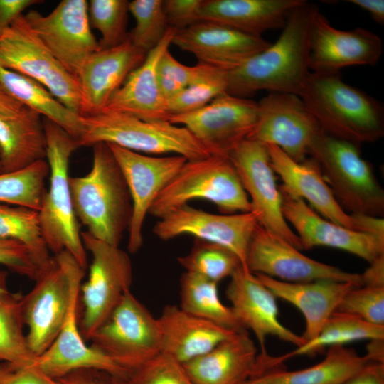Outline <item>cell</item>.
I'll list each match as a JSON object with an SVG mask.
<instances>
[{
    "label": "cell",
    "mask_w": 384,
    "mask_h": 384,
    "mask_svg": "<svg viewBox=\"0 0 384 384\" xmlns=\"http://www.w3.org/2000/svg\"><path fill=\"white\" fill-rule=\"evenodd\" d=\"M116 384H127L124 380L116 378Z\"/></svg>",
    "instance_id": "6f0895ef"
},
{
    "label": "cell",
    "mask_w": 384,
    "mask_h": 384,
    "mask_svg": "<svg viewBox=\"0 0 384 384\" xmlns=\"http://www.w3.org/2000/svg\"><path fill=\"white\" fill-rule=\"evenodd\" d=\"M127 185L132 215L128 229L127 247L137 252L143 244V225L154 201L179 171L187 159L180 155L149 156L107 144Z\"/></svg>",
    "instance_id": "ac0fdd59"
},
{
    "label": "cell",
    "mask_w": 384,
    "mask_h": 384,
    "mask_svg": "<svg viewBox=\"0 0 384 384\" xmlns=\"http://www.w3.org/2000/svg\"><path fill=\"white\" fill-rule=\"evenodd\" d=\"M0 265L32 279H35L38 272L29 250L14 240L0 238Z\"/></svg>",
    "instance_id": "bcb514c9"
},
{
    "label": "cell",
    "mask_w": 384,
    "mask_h": 384,
    "mask_svg": "<svg viewBox=\"0 0 384 384\" xmlns=\"http://www.w3.org/2000/svg\"><path fill=\"white\" fill-rule=\"evenodd\" d=\"M319 11L307 1L294 8L274 43L227 71L226 92L243 98L262 90L299 96L311 73V32Z\"/></svg>",
    "instance_id": "6da1fadb"
},
{
    "label": "cell",
    "mask_w": 384,
    "mask_h": 384,
    "mask_svg": "<svg viewBox=\"0 0 384 384\" xmlns=\"http://www.w3.org/2000/svg\"><path fill=\"white\" fill-rule=\"evenodd\" d=\"M368 339H384V326H378L346 313L335 311L311 341L282 356L275 357L282 364L297 356L314 355L326 346H343L345 343Z\"/></svg>",
    "instance_id": "d590c367"
},
{
    "label": "cell",
    "mask_w": 384,
    "mask_h": 384,
    "mask_svg": "<svg viewBox=\"0 0 384 384\" xmlns=\"http://www.w3.org/2000/svg\"><path fill=\"white\" fill-rule=\"evenodd\" d=\"M23 15L48 51L78 80L86 60L101 49L91 31L88 2L63 0L48 15L36 10Z\"/></svg>",
    "instance_id": "7c38bea8"
},
{
    "label": "cell",
    "mask_w": 384,
    "mask_h": 384,
    "mask_svg": "<svg viewBox=\"0 0 384 384\" xmlns=\"http://www.w3.org/2000/svg\"><path fill=\"white\" fill-rule=\"evenodd\" d=\"M41 0H0V32L9 27L24 11Z\"/></svg>",
    "instance_id": "f907efd6"
},
{
    "label": "cell",
    "mask_w": 384,
    "mask_h": 384,
    "mask_svg": "<svg viewBox=\"0 0 384 384\" xmlns=\"http://www.w3.org/2000/svg\"><path fill=\"white\" fill-rule=\"evenodd\" d=\"M255 274L277 298L292 304L302 313L305 330L302 336L305 342L318 335L344 295L353 287H358L348 282L327 279L287 282L261 274Z\"/></svg>",
    "instance_id": "f1b7e54d"
},
{
    "label": "cell",
    "mask_w": 384,
    "mask_h": 384,
    "mask_svg": "<svg viewBox=\"0 0 384 384\" xmlns=\"http://www.w3.org/2000/svg\"><path fill=\"white\" fill-rule=\"evenodd\" d=\"M383 340H370L367 346V353L365 355L368 361L384 363Z\"/></svg>",
    "instance_id": "9f6ffc18"
},
{
    "label": "cell",
    "mask_w": 384,
    "mask_h": 384,
    "mask_svg": "<svg viewBox=\"0 0 384 384\" xmlns=\"http://www.w3.org/2000/svg\"><path fill=\"white\" fill-rule=\"evenodd\" d=\"M43 122L50 186L38 210L41 233L54 255L65 250L85 270L87 253L73 205L68 174L70 158L79 145L75 139L53 122L45 117Z\"/></svg>",
    "instance_id": "277c9868"
},
{
    "label": "cell",
    "mask_w": 384,
    "mask_h": 384,
    "mask_svg": "<svg viewBox=\"0 0 384 384\" xmlns=\"http://www.w3.org/2000/svg\"><path fill=\"white\" fill-rule=\"evenodd\" d=\"M265 145L271 166L282 181V184L279 186L281 193L307 201L323 218L349 229L361 231L355 215L347 213L338 204L314 159L306 158L298 162L279 147Z\"/></svg>",
    "instance_id": "d4e9b609"
},
{
    "label": "cell",
    "mask_w": 384,
    "mask_h": 384,
    "mask_svg": "<svg viewBox=\"0 0 384 384\" xmlns=\"http://www.w3.org/2000/svg\"><path fill=\"white\" fill-rule=\"evenodd\" d=\"M129 12L136 24L128 36L136 47L147 53L161 42L169 28L163 1L133 0L129 2Z\"/></svg>",
    "instance_id": "60d3db41"
},
{
    "label": "cell",
    "mask_w": 384,
    "mask_h": 384,
    "mask_svg": "<svg viewBox=\"0 0 384 384\" xmlns=\"http://www.w3.org/2000/svg\"><path fill=\"white\" fill-rule=\"evenodd\" d=\"M79 146L104 142L135 152L174 153L193 160L210 156L185 127L168 121H145L124 113H100L81 117Z\"/></svg>",
    "instance_id": "8992f818"
},
{
    "label": "cell",
    "mask_w": 384,
    "mask_h": 384,
    "mask_svg": "<svg viewBox=\"0 0 384 384\" xmlns=\"http://www.w3.org/2000/svg\"><path fill=\"white\" fill-rule=\"evenodd\" d=\"M258 355L245 329L183 366L195 384H243L255 373Z\"/></svg>",
    "instance_id": "4316f807"
},
{
    "label": "cell",
    "mask_w": 384,
    "mask_h": 384,
    "mask_svg": "<svg viewBox=\"0 0 384 384\" xmlns=\"http://www.w3.org/2000/svg\"><path fill=\"white\" fill-rule=\"evenodd\" d=\"M26 106L9 95L0 84V114H14L21 112Z\"/></svg>",
    "instance_id": "11a10c76"
},
{
    "label": "cell",
    "mask_w": 384,
    "mask_h": 384,
    "mask_svg": "<svg viewBox=\"0 0 384 384\" xmlns=\"http://www.w3.org/2000/svg\"><path fill=\"white\" fill-rule=\"evenodd\" d=\"M146 54L132 43L129 36L117 46L92 53L78 78L81 92L80 115L101 113L129 75L144 62Z\"/></svg>",
    "instance_id": "603a6c76"
},
{
    "label": "cell",
    "mask_w": 384,
    "mask_h": 384,
    "mask_svg": "<svg viewBox=\"0 0 384 384\" xmlns=\"http://www.w3.org/2000/svg\"><path fill=\"white\" fill-rule=\"evenodd\" d=\"M81 284L73 290L64 324L58 336L33 364L45 374L58 379L80 368L105 371L112 376L126 380L128 371L108 356L87 346L83 339L78 323V298Z\"/></svg>",
    "instance_id": "cb8c5ba5"
},
{
    "label": "cell",
    "mask_w": 384,
    "mask_h": 384,
    "mask_svg": "<svg viewBox=\"0 0 384 384\" xmlns=\"http://www.w3.org/2000/svg\"><path fill=\"white\" fill-rule=\"evenodd\" d=\"M309 156L341 208L351 213L379 217L384 211V191L358 145L325 132L311 145Z\"/></svg>",
    "instance_id": "ba28073f"
},
{
    "label": "cell",
    "mask_w": 384,
    "mask_h": 384,
    "mask_svg": "<svg viewBox=\"0 0 384 384\" xmlns=\"http://www.w3.org/2000/svg\"><path fill=\"white\" fill-rule=\"evenodd\" d=\"M281 194L282 214L295 229L302 250L330 247L369 263L384 255V239L335 223L318 215L304 200Z\"/></svg>",
    "instance_id": "44dd1931"
},
{
    "label": "cell",
    "mask_w": 384,
    "mask_h": 384,
    "mask_svg": "<svg viewBox=\"0 0 384 384\" xmlns=\"http://www.w3.org/2000/svg\"><path fill=\"white\" fill-rule=\"evenodd\" d=\"M176 29L169 27L161 42L113 95L101 113H124L145 121H168L170 117L157 78V65L169 49Z\"/></svg>",
    "instance_id": "484cf974"
},
{
    "label": "cell",
    "mask_w": 384,
    "mask_h": 384,
    "mask_svg": "<svg viewBox=\"0 0 384 384\" xmlns=\"http://www.w3.org/2000/svg\"><path fill=\"white\" fill-rule=\"evenodd\" d=\"M228 157L250 198V212L255 215L258 223L302 250L297 235L282 214V197L276 183L267 146L256 140L246 139L230 152Z\"/></svg>",
    "instance_id": "9a60e30c"
},
{
    "label": "cell",
    "mask_w": 384,
    "mask_h": 384,
    "mask_svg": "<svg viewBox=\"0 0 384 384\" xmlns=\"http://www.w3.org/2000/svg\"><path fill=\"white\" fill-rule=\"evenodd\" d=\"M336 311L356 316L375 325L384 326V287H353L344 295Z\"/></svg>",
    "instance_id": "ee69618b"
},
{
    "label": "cell",
    "mask_w": 384,
    "mask_h": 384,
    "mask_svg": "<svg viewBox=\"0 0 384 384\" xmlns=\"http://www.w3.org/2000/svg\"><path fill=\"white\" fill-rule=\"evenodd\" d=\"M91 346L128 373L161 353L157 321L131 292L90 338Z\"/></svg>",
    "instance_id": "30bf717a"
},
{
    "label": "cell",
    "mask_w": 384,
    "mask_h": 384,
    "mask_svg": "<svg viewBox=\"0 0 384 384\" xmlns=\"http://www.w3.org/2000/svg\"><path fill=\"white\" fill-rule=\"evenodd\" d=\"M92 148L90 171L69 178L75 213L93 237L119 246L132 219L130 193L109 145L100 142Z\"/></svg>",
    "instance_id": "7a4b0ae2"
},
{
    "label": "cell",
    "mask_w": 384,
    "mask_h": 384,
    "mask_svg": "<svg viewBox=\"0 0 384 384\" xmlns=\"http://www.w3.org/2000/svg\"><path fill=\"white\" fill-rule=\"evenodd\" d=\"M85 250L92 256L87 281L81 286L83 312L79 329L85 341L109 318L126 292L130 291L132 267L128 254L81 232Z\"/></svg>",
    "instance_id": "9c48e42d"
},
{
    "label": "cell",
    "mask_w": 384,
    "mask_h": 384,
    "mask_svg": "<svg viewBox=\"0 0 384 384\" xmlns=\"http://www.w3.org/2000/svg\"><path fill=\"white\" fill-rule=\"evenodd\" d=\"M0 164H1V153H0Z\"/></svg>",
    "instance_id": "680465c9"
},
{
    "label": "cell",
    "mask_w": 384,
    "mask_h": 384,
    "mask_svg": "<svg viewBox=\"0 0 384 384\" xmlns=\"http://www.w3.org/2000/svg\"><path fill=\"white\" fill-rule=\"evenodd\" d=\"M178 262L186 272L217 283L230 277L240 266H242L238 257L228 249L196 238L191 251L179 257Z\"/></svg>",
    "instance_id": "f35d334b"
},
{
    "label": "cell",
    "mask_w": 384,
    "mask_h": 384,
    "mask_svg": "<svg viewBox=\"0 0 384 384\" xmlns=\"http://www.w3.org/2000/svg\"><path fill=\"white\" fill-rule=\"evenodd\" d=\"M368 361L353 349L330 346L325 358L306 368L267 370L250 378L243 384H342Z\"/></svg>",
    "instance_id": "1f68e13d"
},
{
    "label": "cell",
    "mask_w": 384,
    "mask_h": 384,
    "mask_svg": "<svg viewBox=\"0 0 384 384\" xmlns=\"http://www.w3.org/2000/svg\"><path fill=\"white\" fill-rule=\"evenodd\" d=\"M0 84L20 103L60 126L78 143L82 132L81 116L64 105L44 86L28 76L1 66Z\"/></svg>",
    "instance_id": "d6a6232c"
},
{
    "label": "cell",
    "mask_w": 384,
    "mask_h": 384,
    "mask_svg": "<svg viewBox=\"0 0 384 384\" xmlns=\"http://www.w3.org/2000/svg\"><path fill=\"white\" fill-rule=\"evenodd\" d=\"M48 174L49 166L45 159L20 170L0 172V203L38 211L46 192L45 181Z\"/></svg>",
    "instance_id": "74e56055"
},
{
    "label": "cell",
    "mask_w": 384,
    "mask_h": 384,
    "mask_svg": "<svg viewBox=\"0 0 384 384\" xmlns=\"http://www.w3.org/2000/svg\"><path fill=\"white\" fill-rule=\"evenodd\" d=\"M159 219L153 233L159 239L169 240L191 235L196 239L220 245L233 252L247 270V249L258 224L252 212L214 214L186 204Z\"/></svg>",
    "instance_id": "e0dca14e"
},
{
    "label": "cell",
    "mask_w": 384,
    "mask_h": 384,
    "mask_svg": "<svg viewBox=\"0 0 384 384\" xmlns=\"http://www.w3.org/2000/svg\"><path fill=\"white\" fill-rule=\"evenodd\" d=\"M23 14L0 32V66L35 80L80 115L81 92L78 80L48 51Z\"/></svg>",
    "instance_id": "8fae6325"
},
{
    "label": "cell",
    "mask_w": 384,
    "mask_h": 384,
    "mask_svg": "<svg viewBox=\"0 0 384 384\" xmlns=\"http://www.w3.org/2000/svg\"><path fill=\"white\" fill-rule=\"evenodd\" d=\"M358 7L368 11L378 23H384V1L383 0H348Z\"/></svg>",
    "instance_id": "db71d44e"
},
{
    "label": "cell",
    "mask_w": 384,
    "mask_h": 384,
    "mask_svg": "<svg viewBox=\"0 0 384 384\" xmlns=\"http://www.w3.org/2000/svg\"><path fill=\"white\" fill-rule=\"evenodd\" d=\"M201 64L188 66L178 61L166 50L157 65V78L161 93L169 101L182 92L199 74Z\"/></svg>",
    "instance_id": "f6af8a7d"
},
{
    "label": "cell",
    "mask_w": 384,
    "mask_h": 384,
    "mask_svg": "<svg viewBox=\"0 0 384 384\" xmlns=\"http://www.w3.org/2000/svg\"><path fill=\"white\" fill-rule=\"evenodd\" d=\"M225 294L240 324L246 330L250 329L257 338L261 348L260 355L267 354L265 341L270 336L297 347L305 343L302 336L285 327L279 320L274 294L255 274L242 266L230 277Z\"/></svg>",
    "instance_id": "ffe728a7"
},
{
    "label": "cell",
    "mask_w": 384,
    "mask_h": 384,
    "mask_svg": "<svg viewBox=\"0 0 384 384\" xmlns=\"http://www.w3.org/2000/svg\"><path fill=\"white\" fill-rule=\"evenodd\" d=\"M299 96L326 134L358 145L384 134L383 104L346 83L341 72H311Z\"/></svg>",
    "instance_id": "3957f363"
},
{
    "label": "cell",
    "mask_w": 384,
    "mask_h": 384,
    "mask_svg": "<svg viewBox=\"0 0 384 384\" xmlns=\"http://www.w3.org/2000/svg\"><path fill=\"white\" fill-rule=\"evenodd\" d=\"M383 49L381 38L363 28H334L319 11L313 21L309 53L311 72L336 73L354 65H375Z\"/></svg>",
    "instance_id": "d6986e66"
},
{
    "label": "cell",
    "mask_w": 384,
    "mask_h": 384,
    "mask_svg": "<svg viewBox=\"0 0 384 384\" xmlns=\"http://www.w3.org/2000/svg\"><path fill=\"white\" fill-rule=\"evenodd\" d=\"M342 384H384V363L369 361Z\"/></svg>",
    "instance_id": "816d5d0a"
},
{
    "label": "cell",
    "mask_w": 384,
    "mask_h": 384,
    "mask_svg": "<svg viewBox=\"0 0 384 384\" xmlns=\"http://www.w3.org/2000/svg\"><path fill=\"white\" fill-rule=\"evenodd\" d=\"M178 306L188 314L230 330L245 329L232 308L225 305L219 298L218 283L198 274L188 272L182 274Z\"/></svg>",
    "instance_id": "836d02e7"
},
{
    "label": "cell",
    "mask_w": 384,
    "mask_h": 384,
    "mask_svg": "<svg viewBox=\"0 0 384 384\" xmlns=\"http://www.w3.org/2000/svg\"><path fill=\"white\" fill-rule=\"evenodd\" d=\"M201 64V69L197 77L182 92L169 101L170 117L198 110L227 92V70Z\"/></svg>",
    "instance_id": "ab89813d"
},
{
    "label": "cell",
    "mask_w": 384,
    "mask_h": 384,
    "mask_svg": "<svg viewBox=\"0 0 384 384\" xmlns=\"http://www.w3.org/2000/svg\"><path fill=\"white\" fill-rule=\"evenodd\" d=\"M361 276L362 286L384 287V255L370 263Z\"/></svg>",
    "instance_id": "f5cc1de1"
},
{
    "label": "cell",
    "mask_w": 384,
    "mask_h": 384,
    "mask_svg": "<svg viewBox=\"0 0 384 384\" xmlns=\"http://www.w3.org/2000/svg\"><path fill=\"white\" fill-rule=\"evenodd\" d=\"M8 273L0 270V361L18 366L33 365L36 357L23 333L21 297L7 285Z\"/></svg>",
    "instance_id": "e575fe53"
},
{
    "label": "cell",
    "mask_w": 384,
    "mask_h": 384,
    "mask_svg": "<svg viewBox=\"0 0 384 384\" xmlns=\"http://www.w3.org/2000/svg\"><path fill=\"white\" fill-rule=\"evenodd\" d=\"M0 172L22 169L46 158L43 117L26 107L21 112L0 114Z\"/></svg>",
    "instance_id": "4dcf8cb0"
},
{
    "label": "cell",
    "mask_w": 384,
    "mask_h": 384,
    "mask_svg": "<svg viewBox=\"0 0 384 384\" xmlns=\"http://www.w3.org/2000/svg\"><path fill=\"white\" fill-rule=\"evenodd\" d=\"M129 2L127 0H91L88 3V16L91 28L101 33V49L117 46L127 36Z\"/></svg>",
    "instance_id": "b9f144b4"
},
{
    "label": "cell",
    "mask_w": 384,
    "mask_h": 384,
    "mask_svg": "<svg viewBox=\"0 0 384 384\" xmlns=\"http://www.w3.org/2000/svg\"><path fill=\"white\" fill-rule=\"evenodd\" d=\"M246 266L253 274L287 282L327 279L362 286L361 274L348 272L311 259L259 223L249 243Z\"/></svg>",
    "instance_id": "2e32d148"
},
{
    "label": "cell",
    "mask_w": 384,
    "mask_h": 384,
    "mask_svg": "<svg viewBox=\"0 0 384 384\" xmlns=\"http://www.w3.org/2000/svg\"><path fill=\"white\" fill-rule=\"evenodd\" d=\"M257 104V122L247 139L276 146L296 161L305 160L324 132L300 97L268 92Z\"/></svg>",
    "instance_id": "5bb4252c"
},
{
    "label": "cell",
    "mask_w": 384,
    "mask_h": 384,
    "mask_svg": "<svg viewBox=\"0 0 384 384\" xmlns=\"http://www.w3.org/2000/svg\"><path fill=\"white\" fill-rule=\"evenodd\" d=\"M203 0H166L163 7L169 27L176 31L185 29L201 21Z\"/></svg>",
    "instance_id": "7dc6e473"
},
{
    "label": "cell",
    "mask_w": 384,
    "mask_h": 384,
    "mask_svg": "<svg viewBox=\"0 0 384 384\" xmlns=\"http://www.w3.org/2000/svg\"><path fill=\"white\" fill-rule=\"evenodd\" d=\"M60 384H116V378L93 368H80L57 379Z\"/></svg>",
    "instance_id": "681fc988"
},
{
    "label": "cell",
    "mask_w": 384,
    "mask_h": 384,
    "mask_svg": "<svg viewBox=\"0 0 384 384\" xmlns=\"http://www.w3.org/2000/svg\"><path fill=\"white\" fill-rule=\"evenodd\" d=\"M157 321L161 353L182 364L208 352L236 332L188 314L177 305L165 306Z\"/></svg>",
    "instance_id": "83f0119b"
},
{
    "label": "cell",
    "mask_w": 384,
    "mask_h": 384,
    "mask_svg": "<svg viewBox=\"0 0 384 384\" xmlns=\"http://www.w3.org/2000/svg\"><path fill=\"white\" fill-rule=\"evenodd\" d=\"M306 0H203L200 17L241 32L262 37L282 29L292 10Z\"/></svg>",
    "instance_id": "f546056e"
},
{
    "label": "cell",
    "mask_w": 384,
    "mask_h": 384,
    "mask_svg": "<svg viewBox=\"0 0 384 384\" xmlns=\"http://www.w3.org/2000/svg\"><path fill=\"white\" fill-rule=\"evenodd\" d=\"M0 238L23 244L29 250L38 270L52 257L43 239L36 210L0 203Z\"/></svg>",
    "instance_id": "8d00e7d4"
},
{
    "label": "cell",
    "mask_w": 384,
    "mask_h": 384,
    "mask_svg": "<svg viewBox=\"0 0 384 384\" xmlns=\"http://www.w3.org/2000/svg\"><path fill=\"white\" fill-rule=\"evenodd\" d=\"M0 384H60L33 365L18 366L0 363Z\"/></svg>",
    "instance_id": "c3c4849f"
},
{
    "label": "cell",
    "mask_w": 384,
    "mask_h": 384,
    "mask_svg": "<svg viewBox=\"0 0 384 384\" xmlns=\"http://www.w3.org/2000/svg\"><path fill=\"white\" fill-rule=\"evenodd\" d=\"M257 114V102L225 92L198 110L171 116L168 122L186 128L210 155L228 156L247 139Z\"/></svg>",
    "instance_id": "4fadbf2b"
},
{
    "label": "cell",
    "mask_w": 384,
    "mask_h": 384,
    "mask_svg": "<svg viewBox=\"0 0 384 384\" xmlns=\"http://www.w3.org/2000/svg\"><path fill=\"white\" fill-rule=\"evenodd\" d=\"M85 270L64 250L38 270L32 289L21 297L26 340L38 357L46 351L65 320L74 289L81 284Z\"/></svg>",
    "instance_id": "5b68a950"
},
{
    "label": "cell",
    "mask_w": 384,
    "mask_h": 384,
    "mask_svg": "<svg viewBox=\"0 0 384 384\" xmlns=\"http://www.w3.org/2000/svg\"><path fill=\"white\" fill-rule=\"evenodd\" d=\"M194 199L217 206L223 214L251 211V204L228 156L187 160L152 204L149 214L160 218Z\"/></svg>",
    "instance_id": "52a82bcc"
},
{
    "label": "cell",
    "mask_w": 384,
    "mask_h": 384,
    "mask_svg": "<svg viewBox=\"0 0 384 384\" xmlns=\"http://www.w3.org/2000/svg\"><path fill=\"white\" fill-rule=\"evenodd\" d=\"M124 381L127 384H195L182 363L162 353L129 370Z\"/></svg>",
    "instance_id": "7bdbcfd3"
},
{
    "label": "cell",
    "mask_w": 384,
    "mask_h": 384,
    "mask_svg": "<svg viewBox=\"0 0 384 384\" xmlns=\"http://www.w3.org/2000/svg\"><path fill=\"white\" fill-rule=\"evenodd\" d=\"M192 53L203 63L230 70L271 44L262 37L252 36L212 21H200L176 31L171 41Z\"/></svg>",
    "instance_id": "7402d4cb"
}]
</instances>
